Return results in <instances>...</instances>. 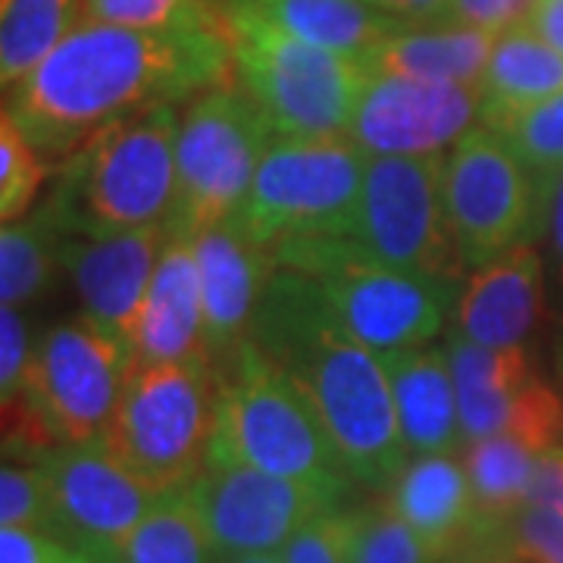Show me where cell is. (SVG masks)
I'll use <instances>...</instances> for the list:
<instances>
[{"instance_id": "8992f818", "label": "cell", "mask_w": 563, "mask_h": 563, "mask_svg": "<svg viewBox=\"0 0 563 563\" xmlns=\"http://www.w3.org/2000/svg\"><path fill=\"white\" fill-rule=\"evenodd\" d=\"M207 463H242L342 495L354 483L310 398L254 339L220 369L217 432Z\"/></svg>"}, {"instance_id": "ab89813d", "label": "cell", "mask_w": 563, "mask_h": 563, "mask_svg": "<svg viewBox=\"0 0 563 563\" xmlns=\"http://www.w3.org/2000/svg\"><path fill=\"white\" fill-rule=\"evenodd\" d=\"M363 3L407 25H432L442 22L448 13V0H363Z\"/></svg>"}, {"instance_id": "f35d334b", "label": "cell", "mask_w": 563, "mask_h": 563, "mask_svg": "<svg viewBox=\"0 0 563 563\" xmlns=\"http://www.w3.org/2000/svg\"><path fill=\"white\" fill-rule=\"evenodd\" d=\"M73 548L41 529L0 526V563H69Z\"/></svg>"}, {"instance_id": "cb8c5ba5", "label": "cell", "mask_w": 563, "mask_h": 563, "mask_svg": "<svg viewBox=\"0 0 563 563\" xmlns=\"http://www.w3.org/2000/svg\"><path fill=\"white\" fill-rule=\"evenodd\" d=\"M479 91V125L563 91V54L520 22L495 38Z\"/></svg>"}, {"instance_id": "7c38bea8", "label": "cell", "mask_w": 563, "mask_h": 563, "mask_svg": "<svg viewBox=\"0 0 563 563\" xmlns=\"http://www.w3.org/2000/svg\"><path fill=\"white\" fill-rule=\"evenodd\" d=\"M442 176L444 154L369 157L351 239L385 266L463 279V263L444 222Z\"/></svg>"}, {"instance_id": "603a6c76", "label": "cell", "mask_w": 563, "mask_h": 563, "mask_svg": "<svg viewBox=\"0 0 563 563\" xmlns=\"http://www.w3.org/2000/svg\"><path fill=\"white\" fill-rule=\"evenodd\" d=\"M495 38L498 35L492 32L451 25V22L407 25L379 44H373L361 60L376 76H401V79L476 88L485 76Z\"/></svg>"}, {"instance_id": "ffe728a7", "label": "cell", "mask_w": 563, "mask_h": 563, "mask_svg": "<svg viewBox=\"0 0 563 563\" xmlns=\"http://www.w3.org/2000/svg\"><path fill=\"white\" fill-rule=\"evenodd\" d=\"M388 492V501L420 536L432 563L451 561L483 536L466 466L454 454H426L407 461Z\"/></svg>"}, {"instance_id": "44dd1931", "label": "cell", "mask_w": 563, "mask_h": 563, "mask_svg": "<svg viewBox=\"0 0 563 563\" xmlns=\"http://www.w3.org/2000/svg\"><path fill=\"white\" fill-rule=\"evenodd\" d=\"M383 361L391 379L407 454H454V448L463 442L461 410L444 344L395 351L383 354Z\"/></svg>"}, {"instance_id": "83f0119b", "label": "cell", "mask_w": 563, "mask_h": 563, "mask_svg": "<svg viewBox=\"0 0 563 563\" xmlns=\"http://www.w3.org/2000/svg\"><path fill=\"white\" fill-rule=\"evenodd\" d=\"M63 235L41 210L0 229V301L25 307L41 298L60 263Z\"/></svg>"}, {"instance_id": "8d00e7d4", "label": "cell", "mask_w": 563, "mask_h": 563, "mask_svg": "<svg viewBox=\"0 0 563 563\" xmlns=\"http://www.w3.org/2000/svg\"><path fill=\"white\" fill-rule=\"evenodd\" d=\"M510 539L536 563H563V514L542 504H526L510 523Z\"/></svg>"}, {"instance_id": "f1b7e54d", "label": "cell", "mask_w": 563, "mask_h": 563, "mask_svg": "<svg viewBox=\"0 0 563 563\" xmlns=\"http://www.w3.org/2000/svg\"><path fill=\"white\" fill-rule=\"evenodd\" d=\"M120 563H222L188 488L161 495L120 551Z\"/></svg>"}, {"instance_id": "f546056e", "label": "cell", "mask_w": 563, "mask_h": 563, "mask_svg": "<svg viewBox=\"0 0 563 563\" xmlns=\"http://www.w3.org/2000/svg\"><path fill=\"white\" fill-rule=\"evenodd\" d=\"M520 157L526 169L551 191L563 173V91L548 101L483 122Z\"/></svg>"}, {"instance_id": "ee69618b", "label": "cell", "mask_w": 563, "mask_h": 563, "mask_svg": "<svg viewBox=\"0 0 563 563\" xmlns=\"http://www.w3.org/2000/svg\"><path fill=\"white\" fill-rule=\"evenodd\" d=\"M69 563H120V554H98V551H76Z\"/></svg>"}, {"instance_id": "9a60e30c", "label": "cell", "mask_w": 563, "mask_h": 563, "mask_svg": "<svg viewBox=\"0 0 563 563\" xmlns=\"http://www.w3.org/2000/svg\"><path fill=\"white\" fill-rule=\"evenodd\" d=\"M476 122L479 91L470 85L373 73L347 139L369 157H432L448 154Z\"/></svg>"}, {"instance_id": "5bb4252c", "label": "cell", "mask_w": 563, "mask_h": 563, "mask_svg": "<svg viewBox=\"0 0 563 563\" xmlns=\"http://www.w3.org/2000/svg\"><path fill=\"white\" fill-rule=\"evenodd\" d=\"M38 463L51 483V536L73 551L120 554L161 498L101 444H63Z\"/></svg>"}, {"instance_id": "4dcf8cb0", "label": "cell", "mask_w": 563, "mask_h": 563, "mask_svg": "<svg viewBox=\"0 0 563 563\" xmlns=\"http://www.w3.org/2000/svg\"><path fill=\"white\" fill-rule=\"evenodd\" d=\"M347 563H432L420 536L404 523L391 501L344 510Z\"/></svg>"}, {"instance_id": "836d02e7", "label": "cell", "mask_w": 563, "mask_h": 563, "mask_svg": "<svg viewBox=\"0 0 563 563\" xmlns=\"http://www.w3.org/2000/svg\"><path fill=\"white\" fill-rule=\"evenodd\" d=\"M0 523L51 532V483L41 463L3 461L0 466Z\"/></svg>"}, {"instance_id": "7402d4cb", "label": "cell", "mask_w": 563, "mask_h": 563, "mask_svg": "<svg viewBox=\"0 0 563 563\" xmlns=\"http://www.w3.org/2000/svg\"><path fill=\"white\" fill-rule=\"evenodd\" d=\"M444 351L457 388L463 444L504 435L514 422L523 388L536 376L523 344L485 347L457 332H448Z\"/></svg>"}, {"instance_id": "30bf717a", "label": "cell", "mask_w": 563, "mask_h": 563, "mask_svg": "<svg viewBox=\"0 0 563 563\" xmlns=\"http://www.w3.org/2000/svg\"><path fill=\"white\" fill-rule=\"evenodd\" d=\"M442 198L448 235L470 269L532 244L548 229L551 191L485 125H473L444 154Z\"/></svg>"}, {"instance_id": "4316f807", "label": "cell", "mask_w": 563, "mask_h": 563, "mask_svg": "<svg viewBox=\"0 0 563 563\" xmlns=\"http://www.w3.org/2000/svg\"><path fill=\"white\" fill-rule=\"evenodd\" d=\"M81 0H0V81L13 88L81 22Z\"/></svg>"}, {"instance_id": "9c48e42d", "label": "cell", "mask_w": 563, "mask_h": 563, "mask_svg": "<svg viewBox=\"0 0 563 563\" xmlns=\"http://www.w3.org/2000/svg\"><path fill=\"white\" fill-rule=\"evenodd\" d=\"M269 122L235 81L210 88L188 103L176 144V201L166 232L195 239L225 222L247 198L269 144Z\"/></svg>"}, {"instance_id": "74e56055", "label": "cell", "mask_w": 563, "mask_h": 563, "mask_svg": "<svg viewBox=\"0 0 563 563\" xmlns=\"http://www.w3.org/2000/svg\"><path fill=\"white\" fill-rule=\"evenodd\" d=\"M532 7L536 0H448V13L442 22L501 35L520 22H529Z\"/></svg>"}, {"instance_id": "7a4b0ae2", "label": "cell", "mask_w": 563, "mask_h": 563, "mask_svg": "<svg viewBox=\"0 0 563 563\" xmlns=\"http://www.w3.org/2000/svg\"><path fill=\"white\" fill-rule=\"evenodd\" d=\"M310 398L344 473L385 492L407 466V444L383 354L344 335L320 285L273 269L251 335Z\"/></svg>"}, {"instance_id": "d6986e66", "label": "cell", "mask_w": 563, "mask_h": 563, "mask_svg": "<svg viewBox=\"0 0 563 563\" xmlns=\"http://www.w3.org/2000/svg\"><path fill=\"white\" fill-rule=\"evenodd\" d=\"M135 361L213 363L203 339L201 269L191 239L169 235L141 310Z\"/></svg>"}, {"instance_id": "b9f144b4", "label": "cell", "mask_w": 563, "mask_h": 563, "mask_svg": "<svg viewBox=\"0 0 563 563\" xmlns=\"http://www.w3.org/2000/svg\"><path fill=\"white\" fill-rule=\"evenodd\" d=\"M529 25L542 35L554 51L563 54V0H536Z\"/></svg>"}, {"instance_id": "60d3db41", "label": "cell", "mask_w": 563, "mask_h": 563, "mask_svg": "<svg viewBox=\"0 0 563 563\" xmlns=\"http://www.w3.org/2000/svg\"><path fill=\"white\" fill-rule=\"evenodd\" d=\"M444 563H520V554L510 542V529L495 532V536H479L476 542H470L461 554H454Z\"/></svg>"}, {"instance_id": "484cf974", "label": "cell", "mask_w": 563, "mask_h": 563, "mask_svg": "<svg viewBox=\"0 0 563 563\" xmlns=\"http://www.w3.org/2000/svg\"><path fill=\"white\" fill-rule=\"evenodd\" d=\"M539 454L517 435H492L466 444L463 466L470 476L476 523L483 536L507 532L529 501V483Z\"/></svg>"}, {"instance_id": "d590c367", "label": "cell", "mask_w": 563, "mask_h": 563, "mask_svg": "<svg viewBox=\"0 0 563 563\" xmlns=\"http://www.w3.org/2000/svg\"><path fill=\"white\" fill-rule=\"evenodd\" d=\"M35 344L29 339V325L20 307H3L0 310V401L20 398L29 366H32Z\"/></svg>"}, {"instance_id": "d4e9b609", "label": "cell", "mask_w": 563, "mask_h": 563, "mask_svg": "<svg viewBox=\"0 0 563 563\" xmlns=\"http://www.w3.org/2000/svg\"><path fill=\"white\" fill-rule=\"evenodd\" d=\"M257 13L295 38L320 44L339 54L363 57L373 44L407 29V22L385 16L363 0H222Z\"/></svg>"}, {"instance_id": "2e32d148", "label": "cell", "mask_w": 563, "mask_h": 563, "mask_svg": "<svg viewBox=\"0 0 563 563\" xmlns=\"http://www.w3.org/2000/svg\"><path fill=\"white\" fill-rule=\"evenodd\" d=\"M166 225H144L107 239H63L60 263L76 285L81 313L135 351L139 322L163 244Z\"/></svg>"}, {"instance_id": "7bdbcfd3", "label": "cell", "mask_w": 563, "mask_h": 563, "mask_svg": "<svg viewBox=\"0 0 563 563\" xmlns=\"http://www.w3.org/2000/svg\"><path fill=\"white\" fill-rule=\"evenodd\" d=\"M548 242H551V254L558 263V276L563 282V173L561 179L551 188V207H548Z\"/></svg>"}, {"instance_id": "277c9868", "label": "cell", "mask_w": 563, "mask_h": 563, "mask_svg": "<svg viewBox=\"0 0 563 563\" xmlns=\"http://www.w3.org/2000/svg\"><path fill=\"white\" fill-rule=\"evenodd\" d=\"M222 29L232 51V81L269 122L276 139H347L369 66L295 38L257 13L222 3Z\"/></svg>"}, {"instance_id": "d6a6232c", "label": "cell", "mask_w": 563, "mask_h": 563, "mask_svg": "<svg viewBox=\"0 0 563 563\" xmlns=\"http://www.w3.org/2000/svg\"><path fill=\"white\" fill-rule=\"evenodd\" d=\"M51 173L54 169L29 144L13 117L3 113L0 120V220L16 222L29 217Z\"/></svg>"}, {"instance_id": "1f68e13d", "label": "cell", "mask_w": 563, "mask_h": 563, "mask_svg": "<svg viewBox=\"0 0 563 563\" xmlns=\"http://www.w3.org/2000/svg\"><path fill=\"white\" fill-rule=\"evenodd\" d=\"M88 20L144 32H191L222 25V7L213 0H81Z\"/></svg>"}, {"instance_id": "f6af8a7d", "label": "cell", "mask_w": 563, "mask_h": 563, "mask_svg": "<svg viewBox=\"0 0 563 563\" xmlns=\"http://www.w3.org/2000/svg\"><path fill=\"white\" fill-rule=\"evenodd\" d=\"M222 563H285L282 561V551L279 554H244V558H229V561Z\"/></svg>"}, {"instance_id": "e575fe53", "label": "cell", "mask_w": 563, "mask_h": 563, "mask_svg": "<svg viewBox=\"0 0 563 563\" xmlns=\"http://www.w3.org/2000/svg\"><path fill=\"white\" fill-rule=\"evenodd\" d=\"M285 563H347V523L344 510H329L303 526L282 548Z\"/></svg>"}, {"instance_id": "8fae6325", "label": "cell", "mask_w": 563, "mask_h": 563, "mask_svg": "<svg viewBox=\"0 0 563 563\" xmlns=\"http://www.w3.org/2000/svg\"><path fill=\"white\" fill-rule=\"evenodd\" d=\"M132 363L129 344L81 313L41 335L22 395L60 448L101 444Z\"/></svg>"}, {"instance_id": "4fadbf2b", "label": "cell", "mask_w": 563, "mask_h": 563, "mask_svg": "<svg viewBox=\"0 0 563 563\" xmlns=\"http://www.w3.org/2000/svg\"><path fill=\"white\" fill-rule=\"evenodd\" d=\"M188 498L220 561L279 554L320 514L342 510L344 495L322 485L261 473L242 463H207Z\"/></svg>"}, {"instance_id": "5b68a950", "label": "cell", "mask_w": 563, "mask_h": 563, "mask_svg": "<svg viewBox=\"0 0 563 563\" xmlns=\"http://www.w3.org/2000/svg\"><path fill=\"white\" fill-rule=\"evenodd\" d=\"M269 266L310 276L344 335L376 354L432 342L454 313L463 288V279L422 276L373 261L347 235L285 242L269 251Z\"/></svg>"}, {"instance_id": "e0dca14e", "label": "cell", "mask_w": 563, "mask_h": 563, "mask_svg": "<svg viewBox=\"0 0 563 563\" xmlns=\"http://www.w3.org/2000/svg\"><path fill=\"white\" fill-rule=\"evenodd\" d=\"M203 295V339L217 369H225L251 335V322L269 282V257L225 220L195 239Z\"/></svg>"}, {"instance_id": "ba28073f", "label": "cell", "mask_w": 563, "mask_h": 563, "mask_svg": "<svg viewBox=\"0 0 563 563\" xmlns=\"http://www.w3.org/2000/svg\"><path fill=\"white\" fill-rule=\"evenodd\" d=\"M369 154L351 139H276L229 222L261 251L354 235Z\"/></svg>"}, {"instance_id": "6da1fadb", "label": "cell", "mask_w": 563, "mask_h": 563, "mask_svg": "<svg viewBox=\"0 0 563 563\" xmlns=\"http://www.w3.org/2000/svg\"><path fill=\"white\" fill-rule=\"evenodd\" d=\"M232 81L225 29L144 32L85 20L7 88L20 132L54 169L103 125L163 103H191Z\"/></svg>"}, {"instance_id": "ac0fdd59", "label": "cell", "mask_w": 563, "mask_h": 563, "mask_svg": "<svg viewBox=\"0 0 563 563\" xmlns=\"http://www.w3.org/2000/svg\"><path fill=\"white\" fill-rule=\"evenodd\" d=\"M539 317L542 257L532 244H520L473 269L454 307L451 332L485 347H514L526 344Z\"/></svg>"}, {"instance_id": "3957f363", "label": "cell", "mask_w": 563, "mask_h": 563, "mask_svg": "<svg viewBox=\"0 0 563 563\" xmlns=\"http://www.w3.org/2000/svg\"><path fill=\"white\" fill-rule=\"evenodd\" d=\"M179 125L173 103L103 125L54 166L38 210L63 239H107L166 222L176 201Z\"/></svg>"}, {"instance_id": "52a82bcc", "label": "cell", "mask_w": 563, "mask_h": 563, "mask_svg": "<svg viewBox=\"0 0 563 563\" xmlns=\"http://www.w3.org/2000/svg\"><path fill=\"white\" fill-rule=\"evenodd\" d=\"M217 401L213 363L135 361L101 448L154 495L181 492L207 466Z\"/></svg>"}]
</instances>
